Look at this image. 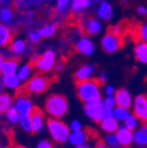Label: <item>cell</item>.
Returning a JSON list of instances; mask_svg holds the SVG:
<instances>
[{
	"mask_svg": "<svg viewBox=\"0 0 147 148\" xmlns=\"http://www.w3.org/2000/svg\"><path fill=\"white\" fill-rule=\"evenodd\" d=\"M76 83V92L78 98L83 103H90L101 99L100 86H102L99 78H90L87 80L79 81Z\"/></svg>",
	"mask_w": 147,
	"mask_h": 148,
	"instance_id": "6da1fadb",
	"label": "cell"
},
{
	"mask_svg": "<svg viewBox=\"0 0 147 148\" xmlns=\"http://www.w3.org/2000/svg\"><path fill=\"white\" fill-rule=\"evenodd\" d=\"M52 81L53 80L49 77L42 75V74H37L32 78L29 79L23 86L16 88V95H19V94H26V95L41 94L47 90Z\"/></svg>",
	"mask_w": 147,
	"mask_h": 148,
	"instance_id": "7a4b0ae2",
	"label": "cell"
},
{
	"mask_svg": "<svg viewBox=\"0 0 147 148\" xmlns=\"http://www.w3.org/2000/svg\"><path fill=\"white\" fill-rule=\"evenodd\" d=\"M46 125L52 138L58 143H64L68 141L70 137V127L66 125L60 118L49 117L46 120Z\"/></svg>",
	"mask_w": 147,
	"mask_h": 148,
	"instance_id": "3957f363",
	"label": "cell"
},
{
	"mask_svg": "<svg viewBox=\"0 0 147 148\" xmlns=\"http://www.w3.org/2000/svg\"><path fill=\"white\" fill-rule=\"evenodd\" d=\"M67 110H68V102L64 96L54 94L46 99L45 111L52 117L61 118L66 114Z\"/></svg>",
	"mask_w": 147,
	"mask_h": 148,
	"instance_id": "277c9868",
	"label": "cell"
},
{
	"mask_svg": "<svg viewBox=\"0 0 147 148\" xmlns=\"http://www.w3.org/2000/svg\"><path fill=\"white\" fill-rule=\"evenodd\" d=\"M104 108H105V105H104V101H102V99L84 104L85 113L91 119L94 120L95 123H101L102 121Z\"/></svg>",
	"mask_w": 147,
	"mask_h": 148,
	"instance_id": "5b68a950",
	"label": "cell"
},
{
	"mask_svg": "<svg viewBox=\"0 0 147 148\" xmlns=\"http://www.w3.org/2000/svg\"><path fill=\"white\" fill-rule=\"evenodd\" d=\"M33 67L41 72H47L55 66V53L53 51H46L41 57L31 61Z\"/></svg>",
	"mask_w": 147,
	"mask_h": 148,
	"instance_id": "8992f818",
	"label": "cell"
},
{
	"mask_svg": "<svg viewBox=\"0 0 147 148\" xmlns=\"http://www.w3.org/2000/svg\"><path fill=\"white\" fill-rule=\"evenodd\" d=\"M133 113L142 123L147 120V97L145 95H139L134 101Z\"/></svg>",
	"mask_w": 147,
	"mask_h": 148,
	"instance_id": "52a82bcc",
	"label": "cell"
},
{
	"mask_svg": "<svg viewBox=\"0 0 147 148\" xmlns=\"http://www.w3.org/2000/svg\"><path fill=\"white\" fill-rule=\"evenodd\" d=\"M122 37L116 36L114 34H111V33H107V34L104 36V38L102 39V46H103V49L105 51L109 53H115L118 49L122 47Z\"/></svg>",
	"mask_w": 147,
	"mask_h": 148,
	"instance_id": "ba28073f",
	"label": "cell"
},
{
	"mask_svg": "<svg viewBox=\"0 0 147 148\" xmlns=\"http://www.w3.org/2000/svg\"><path fill=\"white\" fill-rule=\"evenodd\" d=\"M118 140V144L120 146H122L124 148H128L131 146L132 142L134 141V132L133 130L129 129L126 125H122L120 129L117 130V132L115 133Z\"/></svg>",
	"mask_w": 147,
	"mask_h": 148,
	"instance_id": "9c48e42d",
	"label": "cell"
},
{
	"mask_svg": "<svg viewBox=\"0 0 147 148\" xmlns=\"http://www.w3.org/2000/svg\"><path fill=\"white\" fill-rule=\"evenodd\" d=\"M16 107L21 114H30L34 108L32 102L29 99V95H26V94L16 95Z\"/></svg>",
	"mask_w": 147,
	"mask_h": 148,
	"instance_id": "30bf717a",
	"label": "cell"
},
{
	"mask_svg": "<svg viewBox=\"0 0 147 148\" xmlns=\"http://www.w3.org/2000/svg\"><path fill=\"white\" fill-rule=\"evenodd\" d=\"M31 120H32V133H38L39 131H42L43 129V123H44V114L41 109L38 107L33 108L32 112L30 113Z\"/></svg>",
	"mask_w": 147,
	"mask_h": 148,
	"instance_id": "8fae6325",
	"label": "cell"
},
{
	"mask_svg": "<svg viewBox=\"0 0 147 148\" xmlns=\"http://www.w3.org/2000/svg\"><path fill=\"white\" fill-rule=\"evenodd\" d=\"M20 60L19 58H12V59H4L1 57V62H0V70L2 75L16 73L18 69Z\"/></svg>",
	"mask_w": 147,
	"mask_h": 148,
	"instance_id": "7c38bea8",
	"label": "cell"
},
{
	"mask_svg": "<svg viewBox=\"0 0 147 148\" xmlns=\"http://www.w3.org/2000/svg\"><path fill=\"white\" fill-rule=\"evenodd\" d=\"M114 97L116 99L117 106L126 107V108H130L132 106V97L129 90L126 88H120L117 90L114 94Z\"/></svg>",
	"mask_w": 147,
	"mask_h": 148,
	"instance_id": "4fadbf2b",
	"label": "cell"
},
{
	"mask_svg": "<svg viewBox=\"0 0 147 148\" xmlns=\"http://www.w3.org/2000/svg\"><path fill=\"white\" fill-rule=\"evenodd\" d=\"M95 72V66L93 65H85L80 69H78L77 71L74 73L73 78L75 82H79V81L87 80V79L92 78V75Z\"/></svg>",
	"mask_w": 147,
	"mask_h": 148,
	"instance_id": "5bb4252c",
	"label": "cell"
},
{
	"mask_svg": "<svg viewBox=\"0 0 147 148\" xmlns=\"http://www.w3.org/2000/svg\"><path fill=\"white\" fill-rule=\"evenodd\" d=\"M76 49H77V51L79 53L90 56L94 53V44H93V42L90 39L83 37V38L78 40L77 44H76Z\"/></svg>",
	"mask_w": 147,
	"mask_h": 148,
	"instance_id": "9a60e30c",
	"label": "cell"
},
{
	"mask_svg": "<svg viewBox=\"0 0 147 148\" xmlns=\"http://www.w3.org/2000/svg\"><path fill=\"white\" fill-rule=\"evenodd\" d=\"M102 129L105 131L106 133H116L117 130L120 129V125H118V120L113 116V117H109L103 119L100 123Z\"/></svg>",
	"mask_w": 147,
	"mask_h": 148,
	"instance_id": "2e32d148",
	"label": "cell"
},
{
	"mask_svg": "<svg viewBox=\"0 0 147 148\" xmlns=\"http://www.w3.org/2000/svg\"><path fill=\"white\" fill-rule=\"evenodd\" d=\"M87 138V131H82V130L81 131H72L68 141H69V143L71 145L77 146L84 143Z\"/></svg>",
	"mask_w": 147,
	"mask_h": 148,
	"instance_id": "e0dca14e",
	"label": "cell"
},
{
	"mask_svg": "<svg viewBox=\"0 0 147 148\" xmlns=\"http://www.w3.org/2000/svg\"><path fill=\"white\" fill-rule=\"evenodd\" d=\"M1 80L3 81L4 86L8 88H20V82H21V78L16 75V73L14 74H7V75H2L1 76Z\"/></svg>",
	"mask_w": 147,
	"mask_h": 148,
	"instance_id": "ac0fdd59",
	"label": "cell"
},
{
	"mask_svg": "<svg viewBox=\"0 0 147 148\" xmlns=\"http://www.w3.org/2000/svg\"><path fill=\"white\" fill-rule=\"evenodd\" d=\"M135 55L138 61L142 63H147V42H138V44L135 47Z\"/></svg>",
	"mask_w": 147,
	"mask_h": 148,
	"instance_id": "d6986e66",
	"label": "cell"
},
{
	"mask_svg": "<svg viewBox=\"0 0 147 148\" xmlns=\"http://www.w3.org/2000/svg\"><path fill=\"white\" fill-rule=\"evenodd\" d=\"M98 14L103 20H110L112 16V8L107 1H102L98 9Z\"/></svg>",
	"mask_w": 147,
	"mask_h": 148,
	"instance_id": "ffe728a7",
	"label": "cell"
},
{
	"mask_svg": "<svg viewBox=\"0 0 147 148\" xmlns=\"http://www.w3.org/2000/svg\"><path fill=\"white\" fill-rule=\"evenodd\" d=\"M100 30H101V24L99 23V21H97L94 18H89V21L85 24V31L90 34H97L100 32Z\"/></svg>",
	"mask_w": 147,
	"mask_h": 148,
	"instance_id": "44dd1931",
	"label": "cell"
},
{
	"mask_svg": "<svg viewBox=\"0 0 147 148\" xmlns=\"http://www.w3.org/2000/svg\"><path fill=\"white\" fill-rule=\"evenodd\" d=\"M12 41V33L8 28L4 25L0 26V44L1 46H4L9 44Z\"/></svg>",
	"mask_w": 147,
	"mask_h": 148,
	"instance_id": "7402d4cb",
	"label": "cell"
},
{
	"mask_svg": "<svg viewBox=\"0 0 147 148\" xmlns=\"http://www.w3.org/2000/svg\"><path fill=\"white\" fill-rule=\"evenodd\" d=\"M5 115L9 123H16L20 121V117H21V113L18 110V108L16 107V105L9 107L8 110L5 112Z\"/></svg>",
	"mask_w": 147,
	"mask_h": 148,
	"instance_id": "603a6c76",
	"label": "cell"
},
{
	"mask_svg": "<svg viewBox=\"0 0 147 148\" xmlns=\"http://www.w3.org/2000/svg\"><path fill=\"white\" fill-rule=\"evenodd\" d=\"M19 123L25 132L32 133V120H31L30 114H21Z\"/></svg>",
	"mask_w": 147,
	"mask_h": 148,
	"instance_id": "cb8c5ba5",
	"label": "cell"
},
{
	"mask_svg": "<svg viewBox=\"0 0 147 148\" xmlns=\"http://www.w3.org/2000/svg\"><path fill=\"white\" fill-rule=\"evenodd\" d=\"M134 141L139 146L147 145V133L143 130L139 129L134 132Z\"/></svg>",
	"mask_w": 147,
	"mask_h": 148,
	"instance_id": "d4e9b609",
	"label": "cell"
},
{
	"mask_svg": "<svg viewBox=\"0 0 147 148\" xmlns=\"http://www.w3.org/2000/svg\"><path fill=\"white\" fill-rule=\"evenodd\" d=\"M12 97L8 94H1L0 96V112L1 113H5L9 109V107L12 106Z\"/></svg>",
	"mask_w": 147,
	"mask_h": 148,
	"instance_id": "484cf974",
	"label": "cell"
},
{
	"mask_svg": "<svg viewBox=\"0 0 147 148\" xmlns=\"http://www.w3.org/2000/svg\"><path fill=\"white\" fill-rule=\"evenodd\" d=\"M129 115H130L129 108H126V107H122V106H116L114 108V115L113 116L118 121H124Z\"/></svg>",
	"mask_w": 147,
	"mask_h": 148,
	"instance_id": "4316f807",
	"label": "cell"
},
{
	"mask_svg": "<svg viewBox=\"0 0 147 148\" xmlns=\"http://www.w3.org/2000/svg\"><path fill=\"white\" fill-rule=\"evenodd\" d=\"M134 36L136 37V39H138V42H147V23L144 24L142 27L136 28L135 32H134Z\"/></svg>",
	"mask_w": 147,
	"mask_h": 148,
	"instance_id": "83f0119b",
	"label": "cell"
},
{
	"mask_svg": "<svg viewBox=\"0 0 147 148\" xmlns=\"http://www.w3.org/2000/svg\"><path fill=\"white\" fill-rule=\"evenodd\" d=\"M91 4V0H72L71 10L72 12H79L87 8Z\"/></svg>",
	"mask_w": 147,
	"mask_h": 148,
	"instance_id": "f1b7e54d",
	"label": "cell"
},
{
	"mask_svg": "<svg viewBox=\"0 0 147 148\" xmlns=\"http://www.w3.org/2000/svg\"><path fill=\"white\" fill-rule=\"evenodd\" d=\"M26 42L22 39H16L12 42L10 44V51L14 53H21L25 51Z\"/></svg>",
	"mask_w": 147,
	"mask_h": 148,
	"instance_id": "f546056e",
	"label": "cell"
},
{
	"mask_svg": "<svg viewBox=\"0 0 147 148\" xmlns=\"http://www.w3.org/2000/svg\"><path fill=\"white\" fill-rule=\"evenodd\" d=\"M32 68H33V64L30 62L29 64L24 65L23 67L19 70L18 75H19V77L21 78V80H25L26 78H28V76L30 75V72H31V70H32Z\"/></svg>",
	"mask_w": 147,
	"mask_h": 148,
	"instance_id": "4dcf8cb0",
	"label": "cell"
},
{
	"mask_svg": "<svg viewBox=\"0 0 147 148\" xmlns=\"http://www.w3.org/2000/svg\"><path fill=\"white\" fill-rule=\"evenodd\" d=\"M56 30H57L56 25H47L44 28H42L41 30H39L38 33L41 37H51L55 34Z\"/></svg>",
	"mask_w": 147,
	"mask_h": 148,
	"instance_id": "1f68e13d",
	"label": "cell"
},
{
	"mask_svg": "<svg viewBox=\"0 0 147 148\" xmlns=\"http://www.w3.org/2000/svg\"><path fill=\"white\" fill-rule=\"evenodd\" d=\"M124 125L126 127H128L129 129L131 130H135L136 127H137V125H138V117L135 115V114H130L128 117H126V119L124 121Z\"/></svg>",
	"mask_w": 147,
	"mask_h": 148,
	"instance_id": "d6a6232c",
	"label": "cell"
},
{
	"mask_svg": "<svg viewBox=\"0 0 147 148\" xmlns=\"http://www.w3.org/2000/svg\"><path fill=\"white\" fill-rule=\"evenodd\" d=\"M105 142L110 148H115L117 147V145H120L115 133H108V135L105 138Z\"/></svg>",
	"mask_w": 147,
	"mask_h": 148,
	"instance_id": "836d02e7",
	"label": "cell"
},
{
	"mask_svg": "<svg viewBox=\"0 0 147 148\" xmlns=\"http://www.w3.org/2000/svg\"><path fill=\"white\" fill-rule=\"evenodd\" d=\"M108 32L111 33V34H114L116 36H120L124 34V26L122 24L120 25H115V26H110L108 28Z\"/></svg>",
	"mask_w": 147,
	"mask_h": 148,
	"instance_id": "e575fe53",
	"label": "cell"
},
{
	"mask_svg": "<svg viewBox=\"0 0 147 148\" xmlns=\"http://www.w3.org/2000/svg\"><path fill=\"white\" fill-rule=\"evenodd\" d=\"M104 105H105L106 108L114 109L115 107L117 106L116 99H115V97H113V95L108 96V97H106L105 100H104Z\"/></svg>",
	"mask_w": 147,
	"mask_h": 148,
	"instance_id": "d590c367",
	"label": "cell"
},
{
	"mask_svg": "<svg viewBox=\"0 0 147 148\" xmlns=\"http://www.w3.org/2000/svg\"><path fill=\"white\" fill-rule=\"evenodd\" d=\"M12 12L9 8H3L1 10V14H0V18H1V21L3 22H7L12 18Z\"/></svg>",
	"mask_w": 147,
	"mask_h": 148,
	"instance_id": "8d00e7d4",
	"label": "cell"
},
{
	"mask_svg": "<svg viewBox=\"0 0 147 148\" xmlns=\"http://www.w3.org/2000/svg\"><path fill=\"white\" fill-rule=\"evenodd\" d=\"M114 115V110L110 108H104L103 111V119H106V118H109V117H113ZM102 119V120H103Z\"/></svg>",
	"mask_w": 147,
	"mask_h": 148,
	"instance_id": "74e56055",
	"label": "cell"
},
{
	"mask_svg": "<svg viewBox=\"0 0 147 148\" xmlns=\"http://www.w3.org/2000/svg\"><path fill=\"white\" fill-rule=\"evenodd\" d=\"M36 148H54V145L48 140H42L41 142H39Z\"/></svg>",
	"mask_w": 147,
	"mask_h": 148,
	"instance_id": "f35d334b",
	"label": "cell"
},
{
	"mask_svg": "<svg viewBox=\"0 0 147 148\" xmlns=\"http://www.w3.org/2000/svg\"><path fill=\"white\" fill-rule=\"evenodd\" d=\"M70 129L72 131H81L82 130V125H81V123L78 120H74V121L71 123V125H70Z\"/></svg>",
	"mask_w": 147,
	"mask_h": 148,
	"instance_id": "ab89813d",
	"label": "cell"
},
{
	"mask_svg": "<svg viewBox=\"0 0 147 148\" xmlns=\"http://www.w3.org/2000/svg\"><path fill=\"white\" fill-rule=\"evenodd\" d=\"M41 38V36H40V34L38 33V31L37 32H32L30 35H29V39H30L31 42H37L39 41V39Z\"/></svg>",
	"mask_w": 147,
	"mask_h": 148,
	"instance_id": "60d3db41",
	"label": "cell"
},
{
	"mask_svg": "<svg viewBox=\"0 0 147 148\" xmlns=\"http://www.w3.org/2000/svg\"><path fill=\"white\" fill-rule=\"evenodd\" d=\"M95 148H110L108 145H107V143H106L104 140H98L97 141V144H96V146H95Z\"/></svg>",
	"mask_w": 147,
	"mask_h": 148,
	"instance_id": "b9f144b4",
	"label": "cell"
},
{
	"mask_svg": "<svg viewBox=\"0 0 147 148\" xmlns=\"http://www.w3.org/2000/svg\"><path fill=\"white\" fill-rule=\"evenodd\" d=\"M63 69H64V62H63V61H60V62L56 63V65H55L56 71L60 72V71H62Z\"/></svg>",
	"mask_w": 147,
	"mask_h": 148,
	"instance_id": "7bdbcfd3",
	"label": "cell"
},
{
	"mask_svg": "<svg viewBox=\"0 0 147 148\" xmlns=\"http://www.w3.org/2000/svg\"><path fill=\"white\" fill-rule=\"evenodd\" d=\"M137 12H138V14H141V16H145V14H147V8L144 6H139L138 8H137Z\"/></svg>",
	"mask_w": 147,
	"mask_h": 148,
	"instance_id": "ee69618b",
	"label": "cell"
},
{
	"mask_svg": "<svg viewBox=\"0 0 147 148\" xmlns=\"http://www.w3.org/2000/svg\"><path fill=\"white\" fill-rule=\"evenodd\" d=\"M105 92H106V94H107L108 96H111V95H113V94H115V90H114V88H113L112 86H106Z\"/></svg>",
	"mask_w": 147,
	"mask_h": 148,
	"instance_id": "f6af8a7d",
	"label": "cell"
},
{
	"mask_svg": "<svg viewBox=\"0 0 147 148\" xmlns=\"http://www.w3.org/2000/svg\"><path fill=\"white\" fill-rule=\"evenodd\" d=\"M70 1H71V0H57L58 4H59V5H64V6H67Z\"/></svg>",
	"mask_w": 147,
	"mask_h": 148,
	"instance_id": "bcb514c9",
	"label": "cell"
},
{
	"mask_svg": "<svg viewBox=\"0 0 147 148\" xmlns=\"http://www.w3.org/2000/svg\"><path fill=\"white\" fill-rule=\"evenodd\" d=\"M99 80L101 81L102 84H104V83H105V81H106V74H105V72H102V73L100 74Z\"/></svg>",
	"mask_w": 147,
	"mask_h": 148,
	"instance_id": "7dc6e473",
	"label": "cell"
},
{
	"mask_svg": "<svg viewBox=\"0 0 147 148\" xmlns=\"http://www.w3.org/2000/svg\"><path fill=\"white\" fill-rule=\"evenodd\" d=\"M75 148H90L89 147V145H87V144H80V145H77V146H75Z\"/></svg>",
	"mask_w": 147,
	"mask_h": 148,
	"instance_id": "c3c4849f",
	"label": "cell"
},
{
	"mask_svg": "<svg viewBox=\"0 0 147 148\" xmlns=\"http://www.w3.org/2000/svg\"><path fill=\"white\" fill-rule=\"evenodd\" d=\"M14 148H27L25 146H22V145H14Z\"/></svg>",
	"mask_w": 147,
	"mask_h": 148,
	"instance_id": "681fc988",
	"label": "cell"
},
{
	"mask_svg": "<svg viewBox=\"0 0 147 148\" xmlns=\"http://www.w3.org/2000/svg\"><path fill=\"white\" fill-rule=\"evenodd\" d=\"M143 123L144 125H146V127H147V120H146V121H144V123Z\"/></svg>",
	"mask_w": 147,
	"mask_h": 148,
	"instance_id": "f907efd6",
	"label": "cell"
},
{
	"mask_svg": "<svg viewBox=\"0 0 147 148\" xmlns=\"http://www.w3.org/2000/svg\"><path fill=\"white\" fill-rule=\"evenodd\" d=\"M122 3H126V0H122Z\"/></svg>",
	"mask_w": 147,
	"mask_h": 148,
	"instance_id": "816d5d0a",
	"label": "cell"
},
{
	"mask_svg": "<svg viewBox=\"0 0 147 148\" xmlns=\"http://www.w3.org/2000/svg\"><path fill=\"white\" fill-rule=\"evenodd\" d=\"M115 148H122V146H120V147H115Z\"/></svg>",
	"mask_w": 147,
	"mask_h": 148,
	"instance_id": "f5cc1de1",
	"label": "cell"
},
{
	"mask_svg": "<svg viewBox=\"0 0 147 148\" xmlns=\"http://www.w3.org/2000/svg\"><path fill=\"white\" fill-rule=\"evenodd\" d=\"M16 1H23V0H16Z\"/></svg>",
	"mask_w": 147,
	"mask_h": 148,
	"instance_id": "db71d44e",
	"label": "cell"
},
{
	"mask_svg": "<svg viewBox=\"0 0 147 148\" xmlns=\"http://www.w3.org/2000/svg\"><path fill=\"white\" fill-rule=\"evenodd\" d=\"M8 148H14V147H8Z\"/></svg>",
	"mask_w": 147,
	"mask_h": 148,
	"instance_id": "11a10c76",
	"label": "cell"
}]
</instances>
